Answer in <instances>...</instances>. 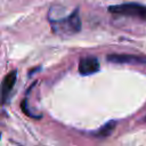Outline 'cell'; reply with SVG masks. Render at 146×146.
I'll return each instance as SVG.
<instances>
[{"instance_id":"5","label":"cell","mask_w":146,"mask_h":146,"mask_svg":"<svg viewBox=\"0 0 146 146\" xmlns=\"http://www.w3.org/2000/svg\"><path fill=\"white\" fill-rule=\"evenodd\" d=\"M16 78H17V72L13 71L3 79L2 84H1V99H2V102H5L7 99V96L9 95V92L11 91V89L16 82Z\"/></svg>"},{"instance_id":"2","label":"cell","mask_w":146,"mask_h":146,"mask_svg":"<svg viewBox=\"0 0 146 146\" xmlns=\"http://www.w3.org/2000/svg\"><path fill=\"white\" fill-rule=\"evenodd\" d=\"M108 11L113 13V14L138 17L140 19L146 21V6H143V5H139L136 2H128V3H122V5L110 6Z\"/></svg>"},{"instance_id":"4","label":"cell","mask_w":146,"mask_h":146,"mask_svg":"<svg viewBox=\"0 0 146 146\" xmlns=\"http://www.w3.org/2000/svg\"><path fill=\"white\" fill-rule=\"evenodd\" d=\"M107 60L112 63H116V64H136V63L144 62L143 58L133 56V55H117V54L108 55Z\"/></svg>"},{"instance_id":"6","label":"cell","mask_w":146,"mask_h":146,"mask_svg":"<svg viewBox=\"0 0 146 146\" xmlns=\"http://www.w3.org/2000/svg\"><path fill=\"white\" fill-rule=\"evenodd\" d=\"M115 125H116V122H115V121H110V122H107L105 125H103V127L96 132V136H97V137H107V136H110V135L113 132V130L115 129Z\"/></svg>"},{"instance_id":"1","label":"cell","mask_w":146,"mask_h":146,"mask_svg":"<svg viewBox=\"0 0 146 146\" xmlns=\"http://www.w3.org/2000/svg\"><path fill=\"white\" fill-rule=\"evenodd\" d=\"M80 27H81V22L79 18L78 10H75L68 17L62 18L59 21H55L52 23V30L58 34H73L79 32Z\"/></svg>"},{"instance_id":"3","label":"cell","mask_w":146,"mask_h":146,"mask_svg":"<svg viewBox=\"0 0 146 146\" xmlns=\"http://www.w3.org/2000/svg\"><path fill=\"white\" fill-rule=\"evenodd\" d=\"M99 71V62L95 57H86L80 60L79 73L81 75H90Z\"/></svg>"}]
</instances>
